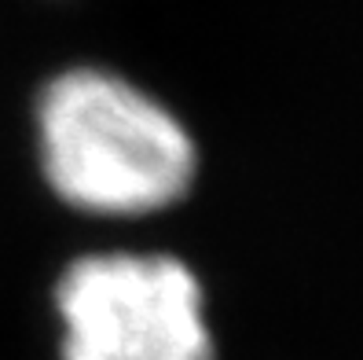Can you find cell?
I'll list each match as a JSON object with an SVG mask.
<instances>
[{
	"mask_svg": "<svg viewBox=\"0 0 363 360\" xmlns=\"http://www.w3.org/2000/svg\"><path fill=\"white\" fill-rule=\"evenodd\" d=\"M62 360H217L199 272L173 253H84L55 283Z\"/></svg>",
	"mask_w": 363,
	"mask_h": 360,
	"instance_id": "cell-2",
	"label": "cell"
},
{
	"mask_svg": "<svg viewBox=\"0 0 363 360\" xmlns=\"http://www.w3.org/2000/svg\"><path fill=\"white\" fill-rule=\"evenodd\" d=\"M33 143L48 192L89 217L165 214L199 180L187 121L103 62H74L45 77L33 96Z\"/></svg>",
	"mask_w": 363,
	"mask_h": 360,
	"instance_id": "cell-1",
	"label": "cell"
}]
</instances>
